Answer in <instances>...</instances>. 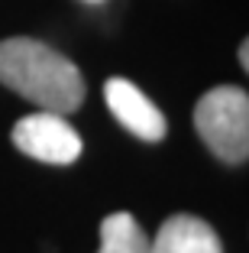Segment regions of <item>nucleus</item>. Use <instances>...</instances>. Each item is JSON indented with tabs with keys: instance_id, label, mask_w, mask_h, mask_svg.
Listing matches in <instances>:
<instances>
[{
	"instance_id": "obj_8",
	"label": "nucleus",
	"mask_w": 249,
	"mask_h": 253,
	"mask_svg": "<svg viewBox=\"0 0 249 253\" xmlns=\"http://www.w3.org/2000/svg\"><path fill=\"white\" fill-rule=\"evenodd\" d=\"M91 3H97V0H91Z\"/></svg>"
},
{
	"instance_id": "obj_3",
	"label": "nucleus",
	"mask_w": 249,
	"mask_h": 253,
	"mask_svg": "<svg viewBox=\"0 0 249 253\" xmlns=\"http://www.w3.org/2000/svg\"><path fill=\"white\" fill-rule=\"evenodd\" d=\"M10 136H13V146L23 156L49 163V166H71L81 156L78 130L65 120V114H55V111H39V114L20 117Z\"/></svg>"
},
{
	"instance_id": "obj_7",
	"label": "nucleus",
	"mask_w": 249,
	"mask_h": 253,
	"mask_svg": "<svg viewBox=\"0 0 249 253\" xmlns=\"http://www.w3.org/2000/svg\"><path fill=\"white\" fill-rule=\"evenodd\" d=\"M240 65H243V72L249 68V42H246V39L240 42Z\"/></svg>"
},
{
	"instance_id": "obj_4",
	"label": "nucleus",
	"mask_w": 249,
	"mask_h": 253,
	"mask_svg": "<svg viewBox=\"0 0 249 253\" xmlns=\"http://www.w3.org/2000/svg\"><path fill=\"white\" fill-rule=\"evenodd\" d=\"M104 101H107L110 114L120 120V126L130 130L133 136H140L142 143H162L165 140V133H169L165 114L130 78H110L104 84Z\"/></svg>"
},
{
	"instance_id": "obj_5",
	"label": "nucleus",
	"mask_w": 249,
	"mask_h": 253,
	"mask_svg": "<svg viewBox=\"0 0 249 253\" xmlns=\"http://www.w3.org/2000/svg\"><path fill=\"white\" fill-rule=\"evenodd\" d=\"M149 253H223V247L207 221L194 214H172L159 227Z\"/></svg>"
},
{
	"instance_id": "obj_1",
	"label": "nucleus",
	"mask_w": 249,
	"mask_h": 253,
	"mask_svg": "<svg viewBox=\"0 0 249 253\" xmlns=\"http://www.w3.org/2000/svg\"><path fill=\"white\" fill-rule=\"evenodd\" d=\"M0 84L55 114H74L88 94L81 68L59 49L30 36L0 42Z\"/></svg>"
},
{
	"instance_id": "obj_2",
	"label": "nucleus",
	"mask_w": 249,
	"mask_h": 253,
	"mask_svg": "<svg viewBox=\"0 0 249 253\" xmlns=\"http://www.w3.org/2000/svg\"><path fill=\"white\" fill-rule=\"evenodd\" d=\"M194 130L220 163L243 166L249 159V94L236 84H220L194 104Z\"/></svg>"
},
{
	"instance_id": "obj_6",
	"label": "nucleus",
	"mask_w": 249,
	"mask_h": 253,
	"mask_svg": "<svg viewBox=\"0 0 249 253\" xmlns=\"http://www.w3.org/2000/svg\"><path fill=\"white\" fill-rule=\"evenodd\" d=\"M152 240L130 211H113L101 221V250L97 253H149Z\"/></svg>"
}]
</instances>
